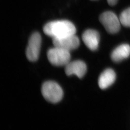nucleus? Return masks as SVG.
Listing matches in <instances>:
<instances>
[{
  "label": "nucleus",
  "instance_id": "obj_1",
  "mask_svg": "<svg viewBox=\"0 0 130 130\" xmlns=\"http://www.w3.org/2000/svg\"><path fill=\"white\" fill-rule=\"evenodd\" d=\"M43 31L52 39L60 38L75 34L76 28L73 24L67 20L53 21L47 23L43 28Z\"/></svg>",
  "mask_w": 130,
  "mask_h": 130
},
{
  "label": "nucleus",
  "instance_id": "obj_2",
  "mask_svg": "<svg viewBox=\"0 0 130 130\" xmlns=\"http://www.w3.org/2000/svg\"><path fill=\"white\" fill-rule=\"evenodd\" d=\"M42 93L45 100L52 103L59 102L63 96V90L59 84L52 81L43 84Z\"/></svg>",
  "mask_w": 130,
  "mask_h": 130
},
{
  "label": "nucleus",
  "instance_id": "obj_3",
  "mask_svg": "<svg viewBox=\"0 0 130 130\" xmlns=\"http://www.w3.org/2000/svg\"><path fill=\"white\" fill-rule=\"evenodd\" d=\"M48 60L55 66H66L70 62L71 56L70 52L55 47L49 49L47 54Z\"/></svg>",
  "mask_w": 130,
  "mask_h": 130
},
{
  "label": "nucleus",
  "instance_id": "obj_4",
  "mask_svg": "<svg viewBox=\"0 0 130 130\" xmlns=\"http://www.w3.org/2000/svg\"><path fill=\"white\" fill-rule=\"evenodd\" d=\"M99 20L107 32L115 34L120 30V20L112 12L106 11L100 15Z\"/></svg>",
  "mask_w": 130,
  "mask_h": 130
},
{
  "label": "nucleus",
  "instance_id": "obj_5",
  "mask_svg": "<svg viewBox=\"0 0 130 130\" xmlns=\"http://www.w3.org/2000/svg\"><path fill=\"white\" fill-rule=\"evenodd\" d=\"M42 38L40 33H33L28 41L26 50V56L30 61H36L38 60L41 46Z\"/></svg>",
  "mask_w": 130,
  "mask_h": 130
},
{
  "label": "nucleus",
  "instance_id": "obj_6",
  "mask_svg": "<svg viewBox=\"0 0 130 130\" xmlns=\"http://www.w3.org/2000/svg\"><path fill=\"white\" fill-rule=\"evenodd\" d=\"M53 43L54 46L69 52L78 48L80 43L79 38L75 34L60 38L53 39Z\"/></svg>",
  "mask_w": 130,
  "mask_h": 130
},
{
  "label": "nucleus",
  "instance_id": "obj_7",
  "mask_svg": "<svg viewBox=\"0 0 130 130\" xmlns=\"http://www.w3.org/2000/svg\"><path fill=\"white\" fill-rule=\"evenodd\" d=\"M86 71L87 66L82 61H75L66 66L65 73L68 76L75 75L80 79L84 77Z\"/></svg>",
  "mask_w": 130,
  "mask_h": 130
},
{
  "label": "nucleus",
  "instance_id": "obj_8",
  "mask_svg": "<svg viewBox=\"0 0 130 130\" xmlns=\"http://www.w3.org/2000/svg\"><path fill=\"white\" fill-rule=\"evenodd\" d=\"M82 39L84 44L89 49L94 51L98 49L100 41V35L97 31L87 29L84 32Z\"/></svg>",
  "mask_w": 130,
  "mask_h": 130
},
{
  "label": "nucleus",
  "instance_id": "obj_9",
  "mask_svg": "<svg viewBox=\"0 0 130 130\" xmlns=\"http://www.w3.org/2000/svg\"><path fill=\"white\" fill-rule=\"evenodd\" d=\"M116 74L114 71L110 69L105 70L100 75L98 79V85L102 89L108 88L114 83L116 79Z\"/></svg>",
  "mask_w": 130,
  "mask_h": 130
},
{
  "label": "nucleus",
  "instance_id": "obj_10",
  "mask_svg": "<svg viewBox=\"0 0 130 130\" xmlns=\"http://www.w3.org/2000/svg\"><path fill=\"white\" fill-rule=\"evenodd\" d=\"M130 56V46L127 44H122L117 47L112 53V60L119 62L127 58Z\"/></svg>",
  "mask_w": 130,
  "mask_h": 130
},
{
  "label": "nucleus",
  "instance_id": "obj_11",
  "mask_svg": "<svg viewBox=\"0 0 130 130\" xmlns=\"http://www.w3.org/2000/svg\"><path fill=\"white\" fill-rule=\"evenodd\" d=\"M121 24L126 27H130V7L124 10L120 17Z\"/></svg>",
  "mask_w": 130,
  "mask_h": 130
},
{
  "label": "nucleus",
  "instance_id": "obj_12",
  "mask_svg": "<svg viewBox=\"0 0 130 130\" xmlns=\"http://www.w3.org/2000/svg\"><path fill=\"white\" fill-rule=\"evenodd\" d=\"M119 0H107L108 5L111 6H114L116 5Z\"/></svg>",
  "mask_w": 130,
  "mask_h": 130
},
{
  "label": "nucleus",
  "instance_id": "obj_13",
  "mask_svg": "<svg viewBox=\"0 0 130 130\" xmlns=\"http://www.w3.org/2000/svg\"><path fill=\"white\" fill-rule=\"evenodd\" d=\"M92 1H96V0H92Z\"/></svg>",
  "mask_w": 130,
  "mask_h": 130
}]
</instances>
